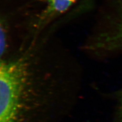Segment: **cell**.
<instances>
[{
	"label": "cell",
	"instance_id": "277c9868",
	"mask_svg": "<svg viewBox=\"0 0 122 122\" xmlns=\"http://www.w3.org/2000/svg\"><path fill=\"white\" fill-rule=\"evenodd\" d=\"M7 48V34L4 24L0 20V60Z\"/></svg>",
	"mask_w": 122,
	"mask_h": 122
},
{
	"label": "cell",
	"instance_id": "3957f363",
	"mask_svg": "<svg viewBox=\"0 0 122 122\" xmlns=\"http://www.w3.org/2000/svg\"><path fill=\"white\" fill-rule=\"evenodd\" d=\"M77 0H47V3L34 24L35 31L39 32L53 20L67 11Z\"/></svg>",
	"mask_w": 122,
	"mask_h": 122
},
{
	"label": "cell",
	"instance_id": "5b68a950",
	"mask_svg": "<svg viewBox=\"0 0 122 122\" xmlns=\"http://www.w3.org/2000/svg\"><path fill=\"white\" fill-rule=\"evenodd\" d=\"M116 122H122V93L120 96L118 116H117Z\"/></svg>",
	"mask_w": 122,
	"mask_h": 122
},
{
	"label": "cell",
	"instance_id": "7a4b0ae2",
	"mask_svg": "<svg viewBox=\"0 0 122 122\" xmlns=\"http://www.w3.org/2000/svg\"><path fill=\"white\" fill-rule=\"evenodd\" d=\"M117 14L109 28L89 44L92 51H110L122 49V0H118Z\"/></svg>",
	"mask_w": 122,
	"mask_h": 122
},
{
	"label": "cell",
	"instance_id": "6da1fadb",
	"mask_svg": "<svg viewBox=\"0 0 122 122\" xmlns=\"http://www.w3.org/2000/svg\"><path fill=\"white\" fill-rule=\"evenodd\" d=\"M30 51L0 60V122H24L34 104L36 89Z\"/></svg>",
	"mask_w": 122,
	"mask_h": 122
}]
</instances>
